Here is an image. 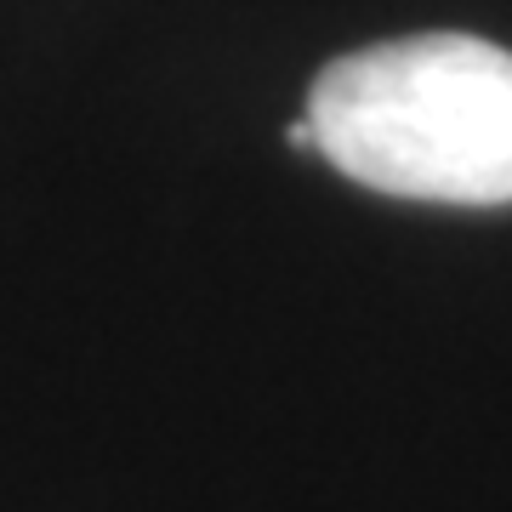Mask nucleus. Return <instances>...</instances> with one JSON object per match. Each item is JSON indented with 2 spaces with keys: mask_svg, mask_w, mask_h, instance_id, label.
Listing matches in <instances>:
<instances>
[{
  "mask_svg": "<svg viewBox=\"0 0 512 512\" xmlns=\"http://www.w3.org/2000/svg\"><path fill=\"white\" fill-rule=\"evenodd\" d=\"M313 154L342 177L433 205H512V52L478 35H404L325 63Z\"/></svg>",
  "mask_w": 512,
  "mask_h": 512,
  "instance_id": "f257e3e1",
  "label": "nucleus"
}]
</instances>
